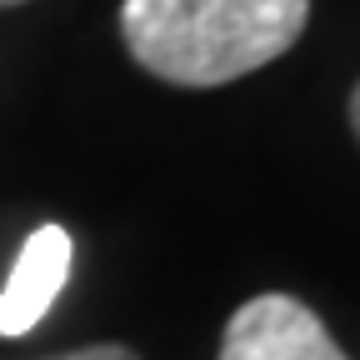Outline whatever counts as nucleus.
I'll return each instance as SVG.
<instances>
[{
  "label": "nucleus",
  "instance_id": "nucleus-2",
  "mask_svg": "<svg viewBox=\"0 0 360 360\" xmlns=\"http://www.w3.org/2000/svg\"><path fill=\"white\" fill-rule=\"evenodd\" d=\"M215 360H350V355L335 345V335L310 305L270 290L231 315Z\"/></svg>",
  "mask_w": 360,
  "mask_h": 360
},
{
  "label": "nucleus",
  "instance_id": "nucleus-1",
  "mask_svg": "<svg viewBox=\"0 0 360 360\" xmlns=\"http://www.w3.org/2000/svg\"><path fill=\"white\" fill-rule=\"evenodd\" d=\"M310 20V0H125L130 60L165 85L210 90L281 60Z\"/></svg>",
  "mask_w": 360,
  "mask_h": 360
},
{
  "label": "nucleus",
  "instance_id": "nucleus-3",
  "mask_svg": "<svg viewBox=\"0 0 360 360\" xmlns=\"http://www.w3.org/2000/svg\"><path fill=\"white\" fill-rule=\"evenodd\" d=\"M65 276H70V236H65V225H40V231L20 245L6 285H0V335L6 340L30 335L45 321V310L56 305V295L65 290Z\"/></svg>",
  "mask_w": 360,
  "mask_h": 360
},
{
  "label": "nucleus",
  "instance_id": "nucleus-6",
  "mask_svg": "<svg viewBox=\"0 0 360 360\" xmlns=\"http://www.w3.org/2000/svg\"><path fill=\"white\" fill-rule=\"evenodd\" d=\"M0 6H25V0H0Z\"/></svg>",
  "mask_w": 360,
  "mask_h": 360
},
{
  "label": "nucleus",
  "instance_id": "nucleus-5",
  "mask_svg": "<svg viewBox=\"0 0 360 360\" xmlns=\"http://www.w3.org/2000/svg\"><path fill=\"white\" fill-rule=\"evenodd\" d=\"M350 125H355V135H360V85L350 90Z\"/></svg>",
  "mask_w": 360,
  "mask_h": 360
},
{
  "label": "nucleus",
  "instance_id": "nucleus-4",
  "mask_svg": "<svg viewBox=\"0 0 360 360\" xmlns=\"http://www.w3.org/2000/svg\"><path fill=\"white\" fill-rule=\"evenodd\" d=\"M56 360H141L130 345H115V340H105V345H80V350H70V355H56Z\"/></svg>",
  "mask_w": 360,
  "mask_h": 360
}]
</instances>
